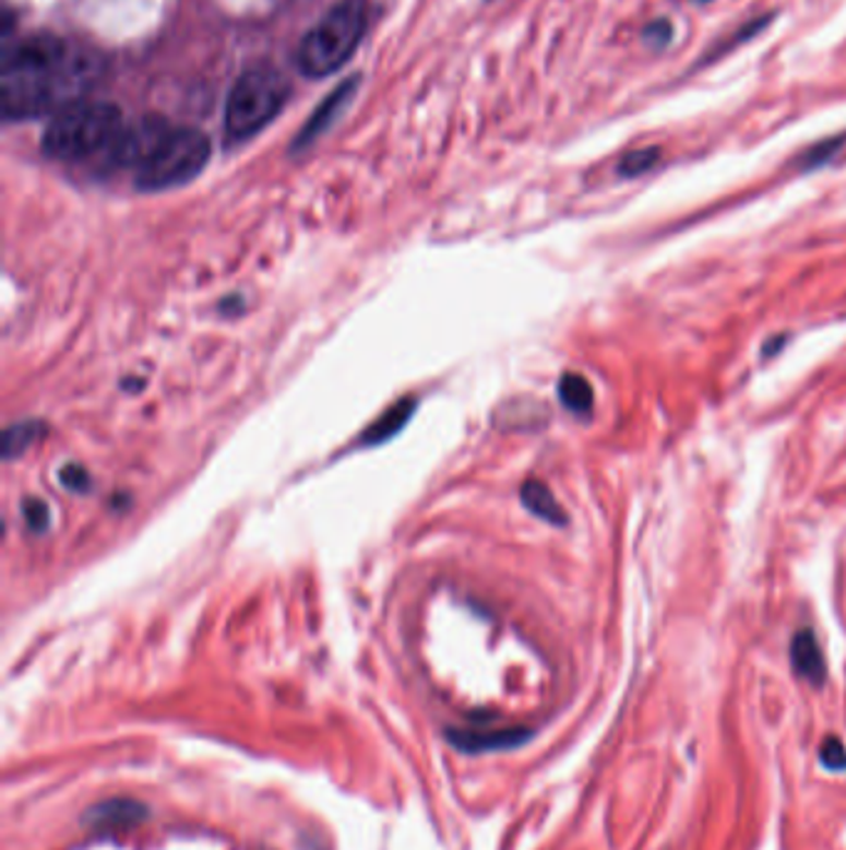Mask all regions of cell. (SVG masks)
<instances>
[{"label": "cell", "mask_w": 846, "mask_h": 850, "mask_svg": "<svg viewBox=\"0 0 846 850\" xmlns=\"http://www.w3.org/2000/svg\"><path fill=\"white\" fill-rule=\"evenodd\" d=\"M97 60L58 35L35 33L17 40L3 58L0 97L5 120H33L58 113L93 85Z\"/></svg>", "instance_id": "1"}, {"label": "cell", "mask_w": 846, "mask_h": 850, "mask_svg": "<svg viewBox=\"0 0 846 850\" xmlns=\"http://www.w3.org/2000/svg\"><path fill=\"white\" fill-rule=\"evenodd\" d=\"M122 128V113L115 105L75 99L50 117L43 150L52 160H87L112 147Z\"/></svg>", "instance_id": "2"}, {"label": "cell", "mask_w": 846, "mask_h": 850, "mask_svg": "<svg viewBox=\"0 0 846 850\" xmlns=\"http://www.w3.org/2000/svg\"><path fill=\"white\" fill-rule=\"evenodd\" d=\"M368 28V11L362 0H343L315 28L306 35L298 48V68L308 78H325L343 68L358 48Z\"/></svg>", "instance_id": "3"}, {"label": "cell", "mask_w": 846, "mask_h": 850, "mask_svg": "<svg viewBox=\"0 0 846 850\" xmlns=\"http://www.w3.org/2000/svg\"><path fill=\"white\" fill-rule=\"evenodd\" d=\"M288 80L276 68L257 66L236 80L226 99V132L231 140H249L284 110Z\"/></svg>", "instance_id": "4"}, {"label": "cell", "mask_w": 846, "mask_h": 850, "mask_svg": "<svg viewBox=\"0 0 846 850\" xmlns=\"http://www.w3.org/2000/svg\"><path fill=\"white\" fill-rule=\"evenodd\" d=\"M208 157H212V142L204 132L171 125L147 162L134 172V185L142 192L181 187L206 167Z\"/></svg>", "instance_id": "5"}, {"label": "cell", "mask_w": 846, "mask_h": 850, "mask_svg": "<svg viewBox=\"0 0 846 850\" xmlns=\"http://www.w3.org/2000/svg\"><path fill=\"white\" fill-rule=\"evenodd\" d=\"M532 739L529 729H502V731H450V741L467 754L504 752L516 748Z\"/></svg>", "instance_id": "6"}, {"label": "cell", "mask_w": 846, "mask_h": 850, "mask_svg": "<svg viewBox=\"0 0 846 850\" xmlns=\"http://www.w3.org/2000/svg\"><path fill=\"white\" fill-rule=\"evenodd\" d=\"M358 85H360L358 78H348L343 85L335 87L333 93L325 97V103L311 115V120L306 122V128L298 132L294 147L300 150V147H306L308 142H313L318 134H321L327 128V125H331L335 117H338L345 110V107L350 105L353 93H355V87H358Z\"/></svg>", "instance_id": "7"}, {"label": "cell", "mask_w": 846, "mask_h": 850, "mask_svg": "<svg viewBox=\"0 0 846 850\" xmlns=\"http://www.w3.org/2000/svg\"><path fill=\"white\" fill-rule=\"evenodd\" d=\"M791 666L795 672L807 680L812 686H822L826 682V664H824V654L822 647L814 637V631L802 629L797 631L795 639H791Z\"/></svg>", "instance_id": "8"}, {"label": "cell", "mask_w": 846, "mask_h": 850, "mask_svg": "<svg viewBox=\"0 0 846 850\" xmlns=\"http://www.w3.org/2000/svg\"><path fill=\"white\" fill-rule=\"evenodd\" d=\"M144 816H147V808L142 806V803L136 801H127V799H117V801H107L103 803V806H95L93 811L87 813V821L93 823V826H112V828H124V826H132V823L142 821Z\"/></svg>", "instance_id": "9"}, {"label": "cell", "mask_w": 846, "mask_h": 850, "mask_svg": "<svg viewBox=\"0 0 846 850\" xmlns=\"http://www.w3.org/2000/svg\"><path fill=\"white\" fill-rule=\"evenodd\" d=\"M522 503H524L526 510L534 512L536 518H541L546 522H551V524L567 522V515H563L561 505L557 503V497H553V493L544 483H536V481L524 483Z\"/></svg>", "instance_id": "10"}, {"label": "cell", "mask_w": 846, "mask_h": 850, "mask_svg": "<svg viewBox=\"0 0 846 850\" xmlns=\"http://www.w3.org/2000/svg\"><path fill=\"white\" fill-rule=\"evenodd\" d=\"M559 398L571 413L588 415L594 409V388L579 374H563L559 381Z\"/></svg>", "instance_id": "11"}, {"label": "cell", "mask_w": 846, "mask_h": 850, "mask_svg": "<svg viewBox=\"0 0 846 850\" xmlns=\"http://www.w3.org/2000/svg\"><path fill=\"white\" fill-rule=\"evenodd\" d=\"M43 423L38 421H25V423H15L5 430L3 438V456L5 460H13L17 456H23L27 448L33 446L35 440L43 436Z\"/></svg>", "instance_id": "12"}, {"label": "cell", "mask_w": 846, "mask_h": 850, "mask_svg": "<svg viewBox=\"0 0 846 850\" xmlns=\"http://www.w3.org/2000/svg\"><path fill=\"white\" fill-rule=\"evenodd\" d=\"M413 413V403H397L393 411H388L378 423H372V428L366 433V442H380L403 428V423Z\"/></svg>", "instance_id": "13"}, {"label": "cell", "mask_w": 846, "mask_h": 850, "mask_svg": "<svg viewBox=\"0 0 846 850\" xmlns=\"http://www.w3.org/2000/svg\"><path fill=\"white\" fill-rule=\"evenodd\" d=\"M658 157H660L658 147H643V150L628 152V155L621 160V165H618V175L639 177L643 172H648L655 162H658Z\"/></svg>", "instance_id": "14"}, {"label": "cell", "mask_w": 846, "mask_h": 850, "mask_svg": "<svg viewBox=\"0 0 846 850\" xmlns=\"http://www.w3.org/2000/svg\"><path fill=\"white\" fill-rule=\"evenodd\" d=\"M819 758L830 771H846V746L836 736H826L819 748Z\"/></svg>", "instance_id": "15"}, {"label": "cell", "mask_w": 846, "mask_h": 850, "mask_svg": "<svg viewBox=\"0 0 846 850\" xmlns=\"http://www.w3.org/2000/svg\"><path fill=\"white\" fill-rule=\"evenodd\" d=\"M846 142V134H839V138L834 140H826V142H819L814 144L812 150L807 152V155H802V169H814L822 165V162L830 160L836 150L842 147V144Z\"/></svg>", "instance_id": "16"}, {"label": "cell", "mask_w": 846, "mask_h": 850, "mask_svg": "<svg viewBox=\"0 0 846 850\" xmlns=\"http://www.w3.org/2000/svg\"><path fill=\"white\" fill-rule=\"evenodd\" d=\"M60 481L65 483V487H70V491H87V485H90V477L80 465H68L60 473Z\"/></svg>", "instance_id": "17"}, {"label": "cell", "mask_w": 846, "mask_h": 850, "mask_svg": "<svg viewBox=\"0 0 846 850\" xmlns=\"http://www.w3.org/2000/svg\"><path fill=\"white\" fill-rule=\"evenodd\" d=\"M25 518L33 530H45V524H48V508H45V503H31L25 508Z\"/></svg>", "instance_id": "18"}, {"label": "cell", "mask_w": 846, "mask_h": 850, "mask_svg": "<svg viewBox=\"0 0 846 850\" xmlns=\"http://www.w3.org/2000/svg\"><path fill=\"white\" fill-rule=\"evenodd\" d=\"M645 35H648V38H653L658 45H666V43L670 40V25H668V23H663V21H660V23H653L651 28L645 31Z\"/></svg>", "instance_id": "19"}]
</instances>
